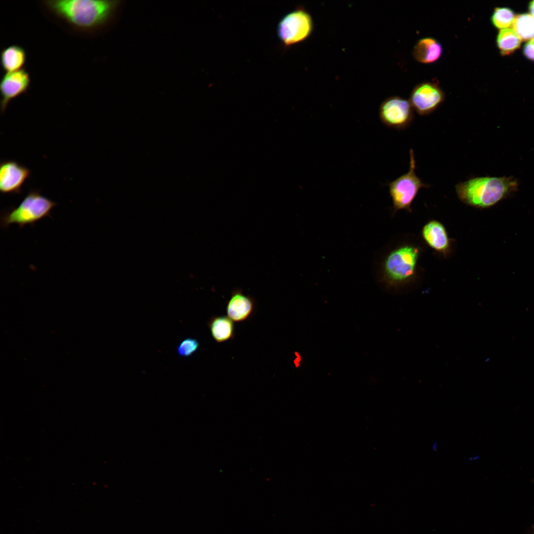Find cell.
Masks as SVG:
<instances>
[{
    "label": "cell",
    "instance_id": "obj_1",
    "mask_svg": "<svg viewBox=\"0 0 534 534\" xmlns=\"http://www.w3.org/2000/svg\"><path fill=\"white\" fill-rule=\"evenodd\" d=\"M44 5L55 15L72 26L89 30L109 19L118 1L104 0H50Z\"/></svg>",
    "mask_w": 534,
    "mask_h": 534
},
{
    "label": "cell",
    "instance_id": "obj_2",
    "mask_svg": "<svg viewBox=\"0 0 534 534\" xmlns=\"http://www.w3.org/2000/svg\"><path fill=\"white\" fill-rule=\"evenodd\" d=\"M517 180L511 177H478L459 182L455 186L459 199L479 208L491 207L516 190Z\"/></svg>",
    "mask_w": 534,
    "mask_h": 534
},
{
    "label": "cell",
    "instance_id": "obj_3",
    "mask_svg": "<svg viewBox=\"0 0 534 534\" xmlns=\"http://www.w3.org/2000/svg\"><path fill=\"white\" fill-rule=\"evenodd\" d=\"M57 205L38 190H30L16 207L4 211L0 217V226L7 228L12 224L23 228L33 225L43 218L50 217V212Z\"/></svg>",
    "mask_w": 534,
    "mask_h": 534
},
{
    "label": "cell",
    "instance_id": "obj_4",
    "mask_svg": "<svg viewBox=\"0 0 534 534\" xmlns=\"http://www.w3.org/2000/svg\"><path fill=\"white\" fill-rule=\"evenodd\" d=\"M409 160L408 172L387 184L395 211L410 210L411 205L419 190L430 186L416 175V162L412 149L409 150Z\"/></svg>",
    "mask_w": 534,
    "mask_h": 534
},
{
    "label": "cell",
    "instance_id": "obj_5",
    "mask_svg": "<svg viewBox=\"0 0 534 534\" xmlns=\"http://www.w3.org/2000/svg\"><path fill=\"white\" fill-rule=\"evenodd\" d=\"M313 22L310 13L299 6L284 15L277 27V34L286 47L304 41L312 34Z\"/></svg>",
    "mask_w": 534,
    "mask_h": 534
},
{
    "label": "cell",
    "instance_id": "obj_6",
    "mask_svg": "<svg viewBox=\"0 0 534 534\" xmlns=\"http://www.w3.org/2000/svg\"><path fill=\"white\" fill-rule=\"evenodd\" d=\"M418 254L417 248L409 245L400 247L391 252L384 265L387 279L392 283H400L410 278L415 270Z\"/></svg>",
    "mask_w": 534,
    "mask_h": 534
},
{
    "label": "cell",
    "instance_id": "obj_7",
    "mask_svg": "<svg viewBox=\"0 0 534 534\" xmlns=\"http://www.w3.org/2000/svg\"><path fill=\"white\" fill-rule=\"evenodd\" d=\"M379 119L386 127L398 130L409 127L414 119L413 107L409 101L400 96H391L380 104Z\"/></svg>",
    "mask_w": 534,
    "mask_h": 534
},
{
    "label": "cell",
    "instance_id": "obj_8",
    "mask_svg": "<svg viewBox=\"0 0 534 534\" xmlns=\"http://www.w3.org/2000/svg\"><path fill=\"white\" fill-rule=\"evenodd\" d=\"M445 94L435 82H426L417 85L412 90L409 101L418 114L428 115L435 111L444 102Z\"/></svg>",
    "mask_w": 534,
    "mask_h": 534
},
{
    "label": "cell",
    "instance_id": "obj_9",
    "mask_svg": "<svg viewBox=\"0 0 534 534\" xmlns=\"http://www.w3.org/2000/svg\"><path fill=\"white\" fill-rule=\"evenodd\" d=\"M31 175L29 169L16 161H1L0 164L1 193L4 194H21L23 185Z\"/></svg>",
    "mask_w": 534,
    "mask_h": 534
},
{
    "label": "cell",
    "instance_id": "obj_10",
    "mask_svg": "<svg viewBox=\"0 0 534 534\" xmlns=\"http://www.w3.org/2000/svg\"><path fill=\"white\" fill-rule=\"evenodd\" d=\"M30 82V75L24 68L5 73L3 76L0 82V109L1 113L5 112L11 100L27 92Z\"/></svg>",
    "mask_w": 534,
    "mask_h": 534
},
{
    "label": "cell",
    "instance_id": "obj_11",
    "mask_svg": "<svg viewBox=\"0 0 534 534\" xmlns=\"http://www.w3.org/2000/svg\"><path fill=\"white\" fill-rule=\"evenodd\" d=\"M254 301L252 297L245 295L241 289H235L226 306L228 317L232 321L239 322L247 319L253 312Z\"/></svg>",
    "mask_w": 534,
    "mask_h": 534
},
{
    "label": "cell",
    "instance_id": "obj_12",
    "mask_svg": "<svg viewBox=\"0 0 534 534\" xmlns=\"http://www.w3.org/2000/svg\"><path fill=\"white\" fill-rule=\"evenodd\" d=\"M422 234L427 244L436 251L446 254L450 241L445 226L439 222L431 221L423 227Z\"/></svg>",
    "mask_w": 534,
    "mask_h": 534
},
{
    "label": "cell",
    "instance_id": "obj_13",
    "mask_svg": "<svg viewBox=\"0 0 534 534\" xmlns=\"http://www.w3.org/2000/svg\"><path fill=\"white\" fill-rule=\"evenodd\" d=\"M443 51L442 45L438 40L432 37H425L416 43L412 55L419 62L430 64L439 60Z\"/></svg>",
    "mask_w": 534,
    "mask_h": 534
},
{
    "label": "cell",
    "instance_id": "obj_14",
    "mask_svg": "<svg viewBox=\"0 0 534 534\" xmlns=\"http://www.w3.org/2000/svg\"><path fill=\"white\" fill-rule=\"evenodd\" d=\"M26 61V51L20 45H10L1 51L0 64L5 73L22 69Z\"/></svg>",
    "mask_w": 534,
    "mask_h": 534
},
{
    "label": "cell",
    "instance_id": "obj_15",
    "mask_svg": "<svg viewBox=\"0 0 534 534\" xmlns=\"http://www.w3.org/2000/svg\"><path fill=\"white\" fill-rule=\"evenodd\" d=\"M208 326L213 338L217 342L226 341L234 336V325L228 317L213 316L209 321Z\"/></svg>",
    "mask_w": 534,
    "mask_h": 534
},
{
    "label": "cell",
    "instance_id": "obj_16",
    "mask_svg": "<svg viewBox=\"0 0 534 534\" xmlns=\"http://www.w3.org/2000/svg\"><path fill=\"white\" fill-rule=\"evenodd\" d=\"M497 44L502 55H508L519 48L521 39L511 29H501L497 37Z\"/></svg>",
    "mask_w": 534,
    "mask_h": 534
},
{
    "label": "cell",
    "instance_id": "obj_17",
    "mask_svg": "<svg viewBox=\"0 0 534 534\" xmlns=\"http://www.w3.org/2000/svg\"><path fill=\"white\" fill-rule=\"evenodd\" d=\"M512 28L523 41L532 40L534 38V18L530 14L517 15L515 17Z\"/></svg>",
    "mask_w": 534,
    "mask_h": 534
},
{
    "label": "cell",
    "instance_id": "obj_18",
    "mask_svg": "<svg viewBox=\"0 0 534 534\" xmlns=\"http://www.w3.org/2000/svg\"><path fill=\"white\" fill-rule=\"evenodd\" d=\"M515 19L513 11L506 7H497L494 9L491 16L492 24L497 28L507 29L512 25Z\"/></svg>",
    "mask_w": 534,
    "mask_h": 534
},
{
    "label": "cell",
    "instance_id": "obj_19",
    "mask_svg": "<svg viewBox=\"0 0 534 534\" xmlns=\"http://www.w3.org/2000/svg\"><path fill=\"white\" fill-rule=\"evenodd\" d=\"M199 347V343L197 340L187 338L180 342L177 347L178 355L184 357L191 356L195 353Z\"/></svg>",
    "mask_w": 534,
    "mask_h": 534
},
{
    "label": "cell",
    "instance_id": "obj_20",
    "mask_svg": "<svg viewBox=\"0 0 534 534\" xmlns=\"http://www.w3.org/2000/svg\"><path fill=\"white\" fill-rule=\"evenodd\" d=\"M523 53L528 59L534 61V39L529 41L524 45Z\"/></svg>",
    "mask_w": 534,
    "mask_h": 534
},
{
    "label": "cell",
    "instance_id": "obj_21",
    "mask_svg": "<svg viewBox=\"0 0 534 534\" xmlns=\"http://www.w3.org/2000/svg\"><path fill=\"white\" fill-rule=\"evenodd\" d=\"M529 8L531 15L534 18V0L530 3Z\"/></svg>",
    "mask_w": 534,
    "mask_h": 534
},
{
    "label": "cell",
    "instance_id": "obj_22",
    "mask_svg": "<svg viewBox=\"0 0 534 534\" xmlns=\"http://www.w3.org/2000/svg\"><path fill=\"white\" fill-rule=\"evenodd\" d=\"M438 448V444L437 443H434L432 445V449L433 451H436Z\"/></svg>",
    "mask_w": 534,
    "mask_h": 534
},
{
    "label": "cell",
    "instance_id": "obj_23",
    "mask_svg": "<svg viewBox=\"0 0 534 534\" xmlns=\"http://www.w3.org/2000/svg\"><path fill=\"white\" fill-rule=\"evenodd\" d=\"M480 459V456L478 455L473 456L469 458V460L470 461L478 460Z\"/></svg>",
    "mask_w": 534,
    "mask_h": 534
}]
</instances>
